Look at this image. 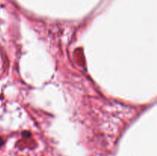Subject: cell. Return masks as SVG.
Wrapping results in <instances>:
<instances>
[{
	"mask_svg": "<svg viewBox=\"0 0 157 156\" xmlns=\"http://www.w3.org/2000/svg\"><path fill=\"white\" fill-rule=\"evenodd\" d=\"M2 144H3V139H2L1 137H0V147H1L2 145Z\"/></svg>",
	"mask_w": 157,
	"mask_h": 156,
	"instance_id": "cell-1",
	"label": "cell"
}]
</instances>
